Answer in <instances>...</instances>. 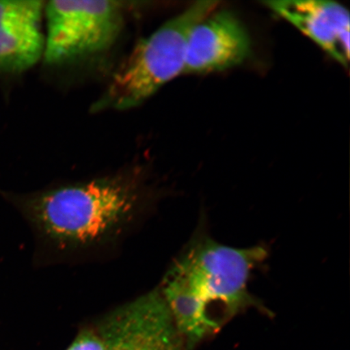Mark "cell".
I'll list each match as a JSON object with an SVG mask.
<instances>
[{
	"label": "cell",
	"instance_id": "2",
	"mask_svg": "<svg viewBox=\"0 0 350 350\" xmlns=\"http://www.w3.org/2000/svg\"><path fill=\"white\" fill-rule=\"evenodd\" d=\"M267 256L265 247H232L208 235H196L188 243L157 286L187 350H193L238 314L261 308L249 282Z\"/></svg>",
	"mask_w": 350,
	"mask_h": 350
},
{
	"label": "cell",
	"instance_id": "3",
	"mask_svg": "<svg viewBox=\"0 0 350 350\" xmlns=\"http://www.w3.org/2000/svg\"><path fill=\"white\" fill-rule=\"evenodd\" d=\"M218 1L196 2L139 42L113 75L95 109L139 106L185 73L188 39L197 25L216 11Z\"/></svg>",
	"mask_w": 350,
	"mask_h": 350
},
{
	"label": "cell",
	"instance_id": "9",
	"mask_svg": "<svg viewBox=\"0 0 350 350\" xmlns=\"http://www.w3.org/2000/svg\"><path fill=\"white\" fill-rule=\"evenodd\" d=\"M66 350H106L94 323L90 322L79 330L76 338Z\"/></svg>",
	"mask_w": 350,
	"mask_h": 350
},
{
	"label": "cell",
	"instance_id": "8",
	"mask_svg": "<svg viewBox=\"0 0 350 350\" xmlns=\"http://www.w3.org/2000/svg\"><path fill=\"white\" fill-rule=\"evenodd\" d=\"M44 8L35 0H0V74L26 71L43 56Z\"/></svg>",
	"mask_w": 350,
	"mask_h": 350
},
{
	"label": "cell",
	"instance_id": "6",
	"mask_svg": "<svg viewBox=\"0 0 350 350\" xmlns=\"http://www.w3.org/2000/svg\"><path fill=\"white\" fill-rule=\"evenodd\" d=\"M252 55L246 26L233 12L214 11L188 39L185 73L207 74L237 67Z\"/></svg>",
	"mask_w": 350,
	"mask_h": 350
},
{
	"label": "cell",
	"instance_id": "1",
	"mask_svg": "<svg viewBox=\"0 0 350 350\" xmlns=\"http://www.w3.org/2000/svg\"><path fill=\"white\" fill-rule=\"evenodd\" d=\"M46 262L98 259L117 251L150 217L157 194L138 174L70 183L17 201Z\"/></svg>",
	"mask_w": 350,
	"mask_h": 350
},
{
	"label": "cell",
	"instance_id": "7",
	"mask_svg": "<svg viewBox=\"0 0 350 350\" xmlns=\"http://www.w3.org/2000/svg\"><path fill=\"white\" fill-rule=\"evenodd\" d=\"M269 10L313 41L344 68L350 59V17L347 8L327 0L267 1Z\"/></svg>",
	"mask_w": 350,
	"mask_h": 350
},
{
	"label": "cell",
	"instance_id": "5",
	"mask_svg": "<svg viewBox=\"0 0 350 350\" xmlns=\"http://www.w3.org/2000/svg\"><path fill=\"white\" fill-rule=\"evenodd\" d=\"M92 323L106 350H187L157 287L118 305Z\"/></svg>",
	"mask_w": 350,
	"mask_h": 350
},
{
	"label": "cell",
	"instance_id": "4",
	"mask_svg": "<svg viewBox=\"0 0 350 350\" xmlns=\"http://www.w3.org/2000/svg\"><path fill=\"white\" fill-rule=\"evenodd\" d=\"M118 1H51L44 8L47 33L43 57L47 64L70 62L111 46L124 24Z\"/></svg>",
	"mask_w": 350,
	"mask_h": 350
}]
</instances>
